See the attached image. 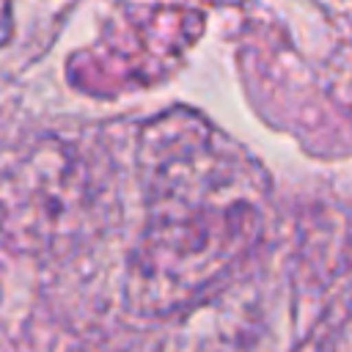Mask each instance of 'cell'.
I'll return each mask as SVG.
<instances>
[{
    "label": "cell",
    "mask_w": 352,
    "mask_h": 352,
    "mask_svg": "<svg viewBox=\"0 0 352 352\" xmlns=\"http://www.w3.org/2000/svg\"><path fill=\"white\" fill-rule=\"evenodd\" d=\"M146 226L129 258L126 297L168 314L214 283L261 231L264 176L204 116L170 107L138 132Z\"/></svg>",
    "instance_id": "cell-1"
},
{
    "label": "cell",
    "mask_w": 352,
    "mask_h": 352,
    "mask_svg": "<svg viewBox=\"0 0 352 352\" xmlns=\"http://www.w3.org/2000/svg\"><path fill=\"white\" fill-rule=\"evenodd\" d=\"M88 162L74 146L41 140L0 176V231L16 250L38 253L82 234L96 206Z\"/></svg>",
    "instance_id": "cell-2"
},
{
    "label": "cell",
    "mask_w": 352,
    "mask_h": 352,
    "mask_svg": "<svg viewBox=\"0 0 352 352\" xmlns=\"http://www.w3.org/2000/svg\"><path fill=\"white\" fill-rule=\"evenodd\" d=\"M170 6L162 8H132L113 22L96 47L77 52L72 63H85L82 72H72V82L94 94H116L124 88H143L162 80L184 58L192 41H143L168 19Z\"/></svg>",
    "instance_id": "cell-3"
},
{
    "label": "cell",
    "mask_w": 352,
    "mask_h": 352,
    "mask_svg": "<svg viewBox=\"0 0 352 352\" xmlns=\"http://www.w3.org/2000/svg\"><path fill=\"white\" fill-rule=\"evenodd\" d=\"M74 0H22L25 11H33L38 30H47L50 19L66 14ZM19 33V0H0V50H6Z\"/></svg>",
    "instance_id": "cell-4"
}]
</instances>
